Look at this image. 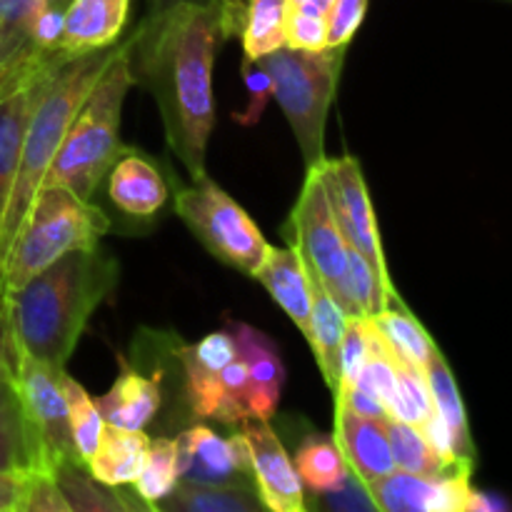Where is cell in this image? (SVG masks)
<instances>
[{"label":"cell","instance_id":"43","mask_svg":"<svg viewBox=\"0 0 512 512\" xmlns=\"http://www.w3.org/2000/svg\"><path fill=\"white\" fill-rule=\"evenodd\" d=\"M223 8H225V20H228L230 38H233V35H240V25H243L245 0H223Z\"/></svg>","mask_w":512,"mask_h":512},{"label":"cell","instance_id":"24","mask_svg":"<svg viewBox=\"0 0 512 512\" xmlns=\"http://www.w3.org/2000/svg\"><path fill=\"white\" fill-rule=\"evenodd\" d=\"M310 273V288H313V313H310V348H313L318 368L323 373V380L328 388H338V375H340V348H343V335H345V313L340 305L330 298L325 285L320 283L318 275L313 270Z\"/></svg>","mask_w":512,"mask_h":512},{"label":"cell","instance_id":"42","mask_svg":"<svg viewBox=\"0 0 512 512\" xmlns=\"http://www.w3.org/2000/svg\"><path fill=\"white\" fill-rule=\"evenodd\" d=\"M33 473H0V512H23Z\"/></svg>","mask_w":512,"mask_h":512},{"label":"cell","instance_id":"21","mask_svg":"<svg viewBox=\"0 0 512 512\" xmlns=\"http://www.w3.org/2000/svg\"><path fill=\"white\" fill-rule=\"evenodd\" d=\"M60 493L68 500L70 512H153L155 508L145 503L135 488L128 485H105L88 470L85 460H68L53 470Z\"/></svg>","mask_w":512,"mask_h":512},{"label":"cell","instance_id":"13","mask_svg":"<svg viewBox=\"0 0 512 512\" xmlns=\"http://www.w3.org/2000/svg\"><path fill=\"white\" fill-rule=\"evenodd\" d=\"M178 445V483L223 485L250 480V453L245 435L230 438L215 433L208 425H193L175 438Z\"/></svg>","mask_w":512,"mask_h":512},{"label":"cell","instance_id":"8","mask_svg":"<svg viewBox=\"0 0 512 512\" xmlns=\"http://www.w3.org/2000/svg\"><path fill=\"white\" fill-rule=\"evenodd\" d=\"M10 358H13V383L33 445L35 473L53 475L60 463L83 460L70 433L68 400L63 390L65 370L48 368L15 348H10Z\"/></svg>","mask_w":512,"mask_h":512},{"label":"cell","instance_id":"10","mask_svg":"<svg viewBox=\"0 0 512 512\" xmlns=\"http://www.w3.org/2000/svg\"><path fill=\"white\" fill-rule=\"evenodd\" d=\"M318 170L325 190H328L330 208H333V215L338 220V228L348 248L358 250L378 270L380 278L393 283L388 273V263H385L383 243H380L378 218H375L373 200H370L360 163L353 155H343V158H325L318 165Z\"/></svg>","mask_w":512,"mask_h":512},{"label":"cell","instance_id":"16","mask_svg":"<svg viewBox=\"0 0 512 512\" xmlns=\"http://www.w3.org/2000/svg\"><path fill=\"white\" fill-rule=\"evenodd\" d=\"M255 280L263 283L270 298L283 308V313L293 320L295 328L310 338V313H313V288H310V273L298 250L270 248L263 263L253 273Z\"/></svg>","mask_w":512,"mask_h":512},{"label":"cell","instance_id":"33","mask_svg":"<svg viewBox=\"0 0 512 512\" xmlns=\"http://www.w3.org/2000/svg\"><path fill=\"white\" fill-rule=\"evenodd\" d=\"M178 445L173 438L150 440L148 460H145L143 473L135 478L133 488L145 503L158 510L160 500L168 498L178 485Z\"/></svg>","mask_w":512,"mask_h":512},{"label":"cell","instance_id":"32","mask_svg":"<svg viewBox=\"0 0 512 512\" xmlns=\"http://www.w3.org/2000/svg\"><path fill=\"white\" fill-rule=\"evenodd\" d=\"M173 358L183 368V393L193 418H213L223 398V370H213L193 353V345L175 340Z\"/></svg>","mask_w":512,"mask_h":512},{"label":"cell","instance_id":"27","mask_svg":"<svg viewBox=\"0 0 512 512\" xmlns=\"http://www.w3.org/2000/svg\"><path fill=\"white\" fill-rule=\"evenodd\" d=\"M388 428L390 450H393L395 468L408 470V473L430 475V478H448V475H473V465L468 463H448L440 458L420 428L403 423V420H385Z\"/></svg>","mask_w":512,"mask_h":512},{"label":"cell","instance_id":"37","mask_svg":"<svg viewBox=\"0 0 512 512\" xmlns=\"http://www.w3.org/2000/svg\"><path fill=\"white\" fill-rule=\"evenodd\" d=\"M368 13V0H333L325 25H328V48H343L358 33Z\"/></svg>","mask_w":512,"mask_h":512},{"label":"cell","instance_id":"1","mask_svg":"<svg viewBox=\"0 0 512 512\" xmlns=\"http://www.w3.org/2000/svg\"><path fill=\"white\" fill-rule=\"evenodd\" d=\"M230 40L220 0H173L150 5L148 18L130 35V68L155 98L165 140L190 178L205 175L215 125L213 68Z\"/></svg>","mask_w":512,"mask_h":512},{"label":"cell","instance_id":"9","mask_svg":"<svg viewBox=\"0 0 512 512\" xmlns=\"http://www.w3.org/2000/svg\"><path fill=\"white\" fill-rule=\"evenodd\" d=\"M283 238L293 245L305 260V268L313 270L330 293V298L345 313V280H348V243L338 228L333 208H330L328 190L320 178L318 165L308 168L298 203L293 205Z\"/></svg>","mask_w":512,"mask_h":512},{"label":"cell","instance_id":"11","mask_svg":"<svg viewBox=\"0 0 512 512\" xmlns=\"http://www.w3.org/2000/svg\"><path fill=\"white\" fill-rule=\"evenodd\" d=\"M55 0H0V95L20 88L55 58L40 45V20ZM60 10V8H58Z\"/></svg>","mask_w":512,"mask_h":512},{"label":"cell","instance_id":"28","mask_svg":"<svg viewBox=\"0 0 512 512\" xmlns=\"http://www.w3.org/2000/svg\"><path fill=\"white\" fill-rule=\"evenodd\" d=\"M295 470H298L303 488L313 495L330 493L348 478L350 468L345 463L343 450L338 448L335 438L310 430L295 450Z\"/></svg>","mask_w":512,"mask_h":512},{"label":"cell","instance_id":"31","mask_svg":"<svg viewBox=\"0 0 512 512\" xmlns=\"http://www.w3.org/2000/svg\"><path fill=\"white\" fill-rule=\"evenodd\" d=\"M290 0H245L243 38L245 58L258 60L285 48V23H288Z\"/></svg>","mask_w":512,"mask_h":512},{"label":"cell","instance_id":"36","mask_svg":"<svg viewBox=\"0 0 512 512\" xmlns=\"http://www.w3.org/2000/svg\"><path fill=\"white\" fill-rule=\"evenodd\" d=\"M368 360V333H365V318H348L343 335V348H340V375L338 388L343 390L355 385Z\"/></svg>","mask_w":512,"mask_h":512},{"label":"cell","instance_id":"2","mask_svg":"<svg viewBox=\"0 0 512 512\" xmlns=\"http://www.w3.org/2000/svg\"><path fill=\"white\" fill-rule=\"evenodd\" d=\"M118 283V260L100 245L73 250L3 300L10 348L65 370L90 318Z\"/></svg>","mask_w":512,"mask_h":512},{"label":"cell","instance_id":"12","mask_svg":"<svg viewBox=\"0 0 512 512\" xmlns=\"http://www.w3.org/2000/svg\"><path fill=\"white\" fill-rule=\"evenodd\" d=\"M250 453V473L255 490L263 500L265 510L273 512H303L305 488L295 463L290 460L283 440L278 438L268 420L248 418L240 423Z\"/></svg>","mask_w":512,"mask_h":512},{"label":"cell","instance_id":"38","mask_svg":"<svg viewBox=\"0 0 512 512\" xmlns=\"http://www.w3.org/2000/svg\"><path fill=\"white\" fill-rule=\"evenodd\" d=\"M318 498L320 508L330 512H375L378 505H375L373 495H370L368 485L358 478V475L350 470L348 478L338 485L335 490L323 495H315Z\"/></svg>","mask_w":512,"mask_h":512},{"label":"cell","instance_id":"35","mask_svg":"<svg viewBox=\"0 0 512 512\" xmlns=\"http://www.w3.org/2000/svg\"><path fill=\"white\" fill-rule=\"evenodd\" d=\"M223 398L213 418L225 425H240L243 420L255 418L253 415V385H250L248 368L240 358L223 368Z\"/></svg>","mask_w":512,"mask_h":512},{"label":"cell","instance_id":"40","mask_svg":"<svg viewBox=\"0 0 512 512\" xmlns=\"http://www.w3.org/2000/svg\"><path fill=\"white\" fill-rule=\"evenodd\" d=\"M243 80L245 88H248V108L243 113H238L235 118L240 120L243 125H253L258 123V118L263 115L265 103L273 98V78H270L268 70L260 65V60H250L243 58Z\"/></svg>","mask_w":512,"mask_h":512},{"label":"cell","instance_id":"15","mask_svg":"<svg viewBox=\"0 0 512 512\" xmlns=\"http://www.w3.org/2000/svg\"><path fill=\"white\" fill-rule=\"evenodd\" d=\"M225 330L233 335L238 358L248 368L253 385V415L270 420L278 413L280 395L285 385V365L275 340L263 330L240 320H225Z\"/></svg>","mask_w":512,"mask_h":512},{"label":"cell","instance_id":"17","mask_svg":"<svg viewBox=\"0 0 512 512\" xmlns=\"http://www.w3.org/2000/svg\"><path fill=\"white\" fill-rule=\"evenodd\" d=\"M335 443L343 450L348 468L365 485L378 483L380 478L395 470L393 450H390L388 428L380 420L360 418L343 408H335Z\"/></svg>","mask_w":512,"mask_h":512},{"label":"cell","instance_id":"22","mask_svg":"<svg viewBox=\"0 0 512 512\" xmlns=\"http://www.w3.org/2000/svg\"><path fill=\"white\" fill-rule=\"evenodd\" d=\"M50 65H45L35 78H30L28 83H23L20 88L10 90L8 95H0V228H3L10 193H13L15 173H18L20 145H23L25 125H28L35 95H38L40 78H43L45 70H48Z\"/></svg>","mask_w":512,"mask_h":512},{"label":"cell","instance_id":"26","mask_svg":"<svg viewBox=\"0 0 512 512\" xmlns=\"http://www.w3.org/2000/svg\"><path fill=\"white\" fill-rule=\"evenodd\" d=\"M425 378H428L430 395H433V405L438 410V415L443 418V423L448 425V433L453 438L455 455L465 463L475 465V443L473 435H470L468 425V413H465L463 395H460L458 383H455V375L450 370L448 360L440 353V348L435 350L433 358L425 365Z\"/></svg>","mask_w":512,"mask_h":512},{"label":"cell","instance_id":"23","mask_svg":"<svg viewBox=\"0 0 512 512\" xmlns=\"http://www.w3.org/2000/svg\"><path fill=\"white\" fill-rule=\"evenodd\" d=\"M150 438L143 430H123L105 423L98 450L85 460L93 478L105 485H133L148 460Z\"/></svg>","mask_w":512,"mask_h":512},{"label":"cell","instance_id":"34","mask_svg":"<svg viewBox=\"0 0 512 512\" xmlns=\"http://www.w3.org/2000/svg\"><path fill=\"white\" fill-rule=\"evenodd\" d=\"M63 390L65 400H68V418H70V433H73L75 448L83 460H88L90 455L98 450L100 433L105 428V420L100 415L98 403L90 398L88 390L78 383V380L70 378L68 373H63Z\"/></svg>","mask_w":512,"mask_h":512},{"label":"cell","instance_id":"30","mask_svg":"<svg viewBox=\"0 0 512 512\" xmlns=\"http://www.w3.org/2000/svg\"><path fill=\"white\" fill-rule=\"evenodd\" d=\"M35 473L33 445L13 375L0 378V473Z\"/></svg>","mask_w":512,"mask_h":512},{"label":"cell","instance_id":"18","mask_svg":"<svg viewBox=\"0 0 512 512\" xmlns=\"http://www.w3.org/2000/svg\"><path fill=\"white\" fill-rule=\"evenodd\" d=\"M130 15V0H70L58 48L70 55L118 43Z\"/></svg>","mask_w":512,"mask_h":512},{"label":"cell","instance_id":"7","mask_svg":"<svg viewBox=\"0 0 512 512\" xmlns=\"http://www.w3.org/2000/svg\"><path fill=\"white\" fill-rule=\"evenodd\" d=\"M175 213L210 255L250 278L270 250L268 240L243 205L235 203L208 175L178 190Z\"/></svg>","mask_w":512,"mask_h":512},{"label":"cell","instance_id":"41","mask_svg":"<svg viewBox=\"0 0 512 512\" xmlns=\"http://www.w3.org/2000/svg\"><path fill=\"white\" fill-rule=\"evenodd\" d=\"M23 512H70L68 500L63 498L53 475L33 473Z\"/></svg>","mask_w":512,"mask_h":512},{"label":"cell","instance_id":"25","mask_svg":"<svg viewBox=\"0 0 512 512\" xmlns=\"http://www.w3.org/2000/svg\"><path fill=\"white\" fill-rule=\"evenodd\" d=\"M158 510L168 512H260L265 510L255 483L240 480V483L223 485H193L178 483L173 493L160 500Z\"/></svg>","mask_w":512,"mask_h":512},{"label":"cell","instance_id":"45","mask_svg":"<svg viewBox=\"0 0 512 512\" xmlns=\"http://www.w3.org/2000/svg\"><path fill=\"white\" fill-rule=\"evenodd\" d=\"M333 0H290V10L308 15H328Z\"/></svg>","mask_w":512,"mask_h":512},{"label":"cell","instance_id":"19","mask_svg":"<svg viewBox=\"0 0 512 512\" xmlns=\"http://www.w3.org/2000/svg\"><path fill=\"white\" fill-rule=\"evenodd\" d=\"M108 198L130 218H153L168 200V185L148 158L130 150L108 173Z\"/></svg>","mask_w":512,"mask_h":512},{"label":"cell","instance_id":"4","mask_svg":"<svg viewBox=\"0 0 512 512\" xmlns=\"http://www.w3.org/2000/svg\"><path fill=\"white\" fill-rule=\"evenodd\" d=\"M133 85L128 38L115 48L103 75L75 113L43 185H63L83 200H93L110 168L133 150L120 140V115L125 95Z\"/></svg>","mask_w":512,"mask_h":512},{"label":"cell","instance_id":"20","mask_svg":"<svg viewBox=\"0 0 512 512\" xmlns=\"http://www.w3.org/2000/svg\"><path fill=\"white\" fill-rule=\"evenodd\" d=\"M95 403L108 425L123 430H145L163 403L160 375H143L123 365V373L118 375L113 388Z\"/></svg>","mask_w":512,"mask_h":512},{"label":"cell","instance_id":"3","mask_svg":"<svg viewBox=\"0 0 512 512\" xmlns=\"http://www.w3.org/2000/svg\"><path fill=\"white\" fill-rule=\"evenodd\" d=\"M115 48L118 43L85 50L78 55H65V58L55 60L40 78L38 95H35L33 110H30L28 125H25L23 145H20L13 193H10L3 228H0V263H3L10 240L15 238L20 223H23L30 203L43 188L75 113L103 75L105 65L115 55Z\"/></svg>","mask_w":512,"mask_h":512},{"label":"cell","instance_id":"14","mask_svg":"<svg viewBox=\"0 0 512 512\" xmlns=\"http://www.w3.org/2000/svg\"><path fill=\"white\" fill-rule=\"evenodd\" d=\"M470 478L473 475L430 478L395 468L368 490L383 512H473L475 488Z\"/></svg>","mask_w":512,"mask_h":512},{"label":"cell","instance_id":"39","mask_svg":"<svg viewBox=\"0 0 512 512\" xmlns=\"http://www.w3.org/2000/svg\"><path fill=\"white\" fill-rule=\"evenodd\" d=\"M285 48H295V50H325L328 48V25H325V15L295 13V10H290V5H288Z\"/></svg>","mask_w":512,"mask_h":512},{"label":"cell","instance_id":"44","mask_svg":"<svg viewBox=\"0 0 512 512\" xmlns=\"http://www.w3.org/2000/svg\"><path fill=\"white\" fill-rule=\"evenodd\" d=\"M10 375H13V358H10V343H8V333H5L3 305H0V378H10Z\"/></svg>","mask_w":512,"mask_h":512},{"label":"cell","instance_id":"29","mask_svg":"<svg viewBox=\"0 0 512 512\" xmlns=\"http://www.w3.org/2000/svg\"><path fill=\"white\" fill-rule=\"evenodd\" d=\"M370 320H373V325L378 328V333L383 335V340L388 343L390 353H393L395 358L425 370L428 360L433 358V353L438 350V343L430 338V333L423 328V323H420L403 303L390 305V308H385L383 313L375 315V318Z\"/></svg>","mask_w":512,"mask_h":512},{"label":"cell","instance_id":"5","mask_svg":"<svg viewBox=\"0 0 512 512\" xmlns=\"http://www.w3.org/2000/svg\"><path fill=\"white\" fill-rule=\"evenodd\" d=\"M108 230V215L93 200L63 185H43L0 263V305L65 253L100 245Z\"/></svg>","mask_w":512,"mask_h":512},{"label":"cell","instance_id":"47","mask_svg":"<svg viewBox=\"0 0 512 512\" xmlns=\"http://www.w3.org/2000/svg\"><path fill=\"white\" fill-rule=\"evenodd\" d=\"M500 3H512V0H500Z\"/></svg>","mask_w":512,"mask_h":512},{"label":"cell","instance_id":"6","mask_svg":"<svg viewBox=\"0 0 512 512\" xmlns=\"http://www.w3.org/2000/svg\"><path fill=\"white\" fill-rule=\"evenodd\" d=\"M345 48L295 50L280 48L258 58L273 78V98L288 118L308 168L323 163L325 123L338 90Z\"/></svg>","mask_w":512,"mask_h":512},{"label":"cell","instance_id":"46","mask_svg":"<svg viewBox=\"0 0 512 512\" xmlns=\"http://www.w3.org/2000/svg\"><path fill=\"white\" fill-rule=\"evenodd\" d=\"M68 3H70V0H55V8L65 10V8H68Z\"/></svg>","mask_w":512,"mask_h":512}]
</instances>
